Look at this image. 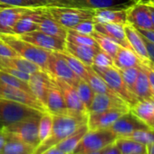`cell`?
<instances>
[{
	"label": "cell",
	"instance_id": "cell-62",
	"mask_svg": "<svg viewBox=\"0 0 154 154\" xmlns=\"http://www.w3.org/2000/svg\"><path fill=\"white\" fill-rule=\"evenodd\" d=\"M137 1H138V0H137Z\"/></svg>",
	"mask_w": 154,
	"mask_h": 154
},
{
	"label": "cell",
	"instance_id": "cell-21",
	"mask_svg": "<svg viewBox=\"0 0 154 154\" xmlns=\"http://www.w3.org/2000/svg\"><path fill=\"white\" fill-rule=\"evenodd\" d=\"M94 30L98 33H101L107 37L111 38L118 45L122 47L131 49L125 35L124 26L115 25V24H102L94 23ZM132 50V49H131Z\"/></svg>",
	"mask_w": 154,
	"mask_h": 154
},
{
	"label": "cell",
	"instance_id": "cell-54",
	"mask_svg": "<svg viewBox=\"0 0 154 154\" xmlns=\"http://www.w3.org/2000/svg\"><path fill=\"white\" fill-rule=\"evenodd\" d=\"M39 1L44 5V6H51L54 3H56L59 0H39Z\"/></svg>",
	"mask_w": 154,
	"mask_h": 154
},
{
	"label": "cell",
	"instance_id": "cell-61",
	"mask_svg": "<svg viewBox=\"0 0 154 154\" xmlns=\"http://www.w3.org/2000/svg\"><path fill=\"white\" fill-rule=\"evenodd\" d=\"M144 154H147V152H145V153H144Z\"/></svg>",
	"mask_w": 154,
	"mask_h": 154
},
{
	"label": "cell",
	"instance_id": "cell-39",
	"mask_svg": "<svg viewBox=\"0 0 154 154\" xmlns=\"http://www.w3.org/2000/svg\"><path fill=\"white\" fill-rule=\"evenodd\" d=\"M124 138L133 140L139 143L145 145L146 147H149L154 143V131L150 129L138 130Z\"/></svg>",
	"mask_w": 154,
	"mask_h": 154
},
{
	"label": "cell",
	"instance_id": "cell-56",
	"mask_svg": "<svg viewBox=\"0 0 154 154\" xmlns=\"http://www.w3.org/2000/svg\"><path fill=\"white\" fill-rule=\"evenodd\" d=\"M103 149H101V150H97V151H94V152H90V153H87V154H102Z\"/></svg>",
	"mask_w": 154,
	"mask_h": 154
},
{
	"label": "cell",
	"instance_id": "cell-25",
	"mask_svg": "<svg viewBox=\"0 0 154 154\" xmlns=\"http://www.w3.org/2000/svg\"><path fill=\"white\" fill-rule=\"evenodd\" d=\"M142 63L141 59L131 49L121 46L113 57V66L118 70L140 66Z\"/></svg>",
	"mask_w": 154,
	"mask_h": 154
},
{
	"label": "cell",
	"instance_id": "cell-46",
	"mask_svg": "<svg viewBox=\"0 0 154 154\" xmlns=\"http://www.w3.org/2000/svg\"><path fill=\"white\" fill-rule=\"evenodd\" d=\"M18 54L7 43L0 38V57H15Z\"/></svg>",
	"mask_w": 154,
	"mask_h": 154
},
{
	"label": "cell",
	"instance_id": "cell-24",
	"mask_svg": "<svg viewBox=\"0 0 154 154\" xmlns=\"http://www.w3.org/2000/svg\"><path fill=\"white\" fill-rule=\"evenodd\" d=\"M45 107H46V111L50 112L51 114H60V113H63L69 111L67 109L62 92L54 85V82L48 90Z\"/></svg>",
	"mask_w": 154,
	"mask_h": 154
},
{
	"label": "cell",
	"instance_id": "cell-18",
	"mask_svg": "<svg viewBox=\"0 0 154 154\" xmlns=\"http://www.w3.org/2000/svg\"><path fill=\"white\" fill-rule=\"evenodd\" d=\"M129 111L126 109H110L99 112H91L87 119L88 129L91 131L109 129L123 113Z\"/></svg>",
	"mask_w": 154,
	"mask_h": 154
},
{
	"label": "cell",
	"instance_id": "cell-37",
	"mask_svg": "<svg viewBox=\"0 0 154 154\" xmlns=\"http://www.w3.org/2000/svg\"><path fill=\"white\" fill-rule=\"evenodd\" d=\"M66 42L75 44V45H89V46H95L99 47L96 41L92 35H84L81 33L76 32L72 29L67 30V35H66Z\"/></svg>",
	"mask_w": 154,
	"mask_h": 154
},
{
	"label": "cell",
	"instance_id": "cell-20",
	"mask_svg": "<svg viewBox=\"0 0 154 154\" xmlns=\"http://www.w3.org/2000/svg\"><path fill=\"white\" fill-rule=\"evenodd\" d=\"M130 111L149 129L154 131V99L139 100L130 108Z\"/></svg>",
	"mask_w": 154,
	"mask_h": 154
},
{
	"label": "cell",
	"instance_id": "cell-28",
	"mask_svg": "<svg viewBox=\"0 0 154 154\" xmlns=\"http://www.w3.org/2000/svg\"><path fill=\"white\" fill-rule=\"evenodd\" d=\"M0 66H8V67L16 68L29 74L35 73L42 70L37 64L19 55L15 56V57H0Z\"/></svg>",
	"mask_w": 154,
	"mask_h": 154
},
{
	"label": "cell",
	"instance_id": "cell-30",
	"mask_svg": "<svg viewBox=\"0 0 154 154\" xmlns=\"http://www.w3.org/2000/svg\"><path fill=\"white\" fill-rule=\"evenodd\" d=\"M86 82L90 85L92 89L95 94H105L109 95H115L118 96L104 82L102 77L92 68V66L88 67L87 72V79Z\"/></svg>",
	"mask_w": 154,
	"mask_h": 154
},
{
	"label": "cell",
	"instance_id": "cell-9",
	"mask_svg": "<svg viewBox=\"0 0 154 154\" xmlns=\"http://www.w3.org/2000/svg\"><path fill=\"white\" fill-rule=\"evenodd\" d=\"M46 72L52 78L61 79L72 86H75L81 79L73 72L59 52H50Z\"/></svg>",
	"mask_w": 154,
	"mask_h": 154
},
{
	"label": "cell",
	"instance_id": "cell-7",
	"mask_svg": "<svg viewBox=\"0 0 154 154\" xmlns=\"http://www.w3.org/2000/svg\"><path fill=\"white\" fill-rule=\"evenodd\" d=\"M41 116L29 118L24 121H20L10 124L1 131L6 134L14 136L24 142L35 148L40 144L38 139V125Z\"/></svg>",
	"mask_w": 154,
	"mask_h": 154
},
{
	"label": "cell",
	"instance_id": "cell-50",
	"mask_svg": "<svg viewBox=\"0 0 154 154\" xmlns=\"http://www.w3.org/2000/svg\"><path fill=\"white\" fill-rule=\"evenodd\" d=\"M137 30L145 38H147L150 42L154 43V30H142V29H137Z\"/></svg>",
	"mask_w": 154,
	"mask_h": 154
},
{
	"label": "cell",
	"instance_id": "cell-10",
	"mask_svg": "<svg viewBox=\"0 0 154 154\" xmlns=\"http://www.w3.org/2000/svg\"><path fill=\"white\" fill-rule=\"evenodd\" d=\"M24 41L33 44L38 47L52 52H63L65 50L66 40L45 34L39 30L18 35Z\"/></svg>",
	"mask_w": 154,
	"mask_h": 154
},
{
	"label": "cell",
	"instance_id": "cell-5",
	"mask_svg": "<svg viewBox=\"0 0 154 154\" xmlns=\"http://www.w3.org/2000/svg\"><path fill=\"white\" fill-rule=\"evenodd\" d=\"M117 136L110 129L89 130L82 138L78 145L72 152L87 154L90 152L101 150L112 143L115 142Z\"/></svg>",
	"mask_w": 154,
	"mask_h": 154
},
{
	"label": "cell",
	"instance_id": "cell-17",
	"mask_svg": "<svg viewBox=\"0 0 154 154\" xmlns=\"http://www.w3.org/2000/svg\"><path fill=\"white\" fill-rule=\"evenodd\" d=\"M52 79L54 85L62 92L67 109L69 111L81 114H89L88 110L81 101L74 86L71 85L70 84L61 79H57V78H52Z\"/></svg>",
	"mask_w": 154,
	"mask_h": 154
},
{
	"label": "cell",
	"instance_id": "cell-47",
	"mask_svg": "<svg viewBox=\"0 0 154 154\" xmlns=\"http://www.w3.org/2000/svg\"><path fill=\"white\" fill-rule=\"evenodd\" d=\"M142 64L146 69V72H147V74H148V78H149V82L152 93L154 94V64L151 62L142 63Z\"/></svg>",
	"mask_w": 154,
	"mask_h": 154
},
{
	"label": "cell",
	"instance_id": "cell-4",
	"mask_svg": "<svg viewBox=\"0 0 154 154\" xmlns=\"http://www.w3.org/2000/svg\"><path fill=\"white\" fill-rule=\"evenodd\" d=\"M45 9L64 28L72 29L84 20L93 19L95 10L88 8L45 6Z\"/></svg>",
	"mask_w": 154,
	"mask_h": 154
},
{
	"label": "cell",
	"instance_id": "cell-12",
	"mask_svg": "<svg viewBox=\"0 0 154 154\" xmlns=\"http://www.w3.org/2000/svg\"><path fill=\"white\" fill-rule=\"evenodd\" d=\"M0 97L26 104L43 112H47L45 106L33 94L21 89L8 85L2 81H0Z\"/></svg>",
	"mask_w": 154,
	"mask_h": 154
},
{
	"label": "cell",
	"instance_id": "cell-16",
	"mask_svg": "<svg viewBox=\"0 0 154 154\" xmlns=\"http://www.w3.org/2000/svg\"><path fill=\"white\" fill-rule=\"evenodd\" d=\"M27 83L32 94L46 109L45 105L48 90L53 85V80L51 76L45 71L40 70L30 75V78Z\"/></svg>",
	"mask_w": 154,
	"mask_h": 154
},
{
	"label": "cell",
	"instance_id": "cell-41",
	"mask_svg": "<svg viewBox=\"0 0 154 154\" xmlns=\"http://www.w3.org/2000/svg\"><path fill=\"white\" fill-rule=\"evenodd\" d=\"M140 66H135V67H131V68H127V69L119 70V72H120V73L122 75V78L124 84L126 85L127 88L133 94H134V93H133L134 85H135L137 77H138V74H139Z\"/></svg>",
	"mask_w": 154,
	"mask_h": 154
},
{
	"label": "cell",
	"instance_id": "cell-58",
	"mask_svg": "<svg viewBox=\"0 0 154 154\" xmlns=\"http://www.w3.org/2000/svg\"><path fill=\"white\" fill-rule=\"evenodd\" d=\"M145 4H149V3H145ZM150 5H152V6H154V2H153V3H150Z\"/></svg>",
	"mask_w": 154,
	"mask_h": 154
},
{
	"label": "cell",
	"instance_id": "cell-51",
	"mask_svg": "<svg viewBox=\"0 0 154 154\" xmlns=\"http://www.w3.org/2000/svg\"><path fill=\"white\" fill-rule=\"evenodd\" d=\"M43 154H66V153L54 146V147H52V148L48 149L47 150H45Z\"/></svg>",
	"mask_w": 154,
	"mask_h": 154
},
{
	"label": "cell",
	"instance_id": "cell-52",
	"mask_svg": "<svg viewBox=\"0 0 154 154\" xmlns=\"http://www.w3.org/2000/svg\"><path fill=\"white\" fill-rule=\"evenodd\" d=\"M6 140H7V136L6 133L2 131H0V151H2L4 145L6 143Z\"/></svg>",
	"mask_w": 154,
	"mask_h": 154
},
{
	"label": "cell",
	"instance_id": "cell-57",
	"mask_svg": "<svg viewBox=\"0 0 154 154\" xmlns=\"http://www.w3.org/2000/svg\"><path fill=\"white\" fill-rule=\"evenodd\" d=\"M0 154H16V153H11V152H5V151H0Z\"/></svg>",
	"mask_w": 154,
	"mask_h": 154
},
{
	"label": "cell",
	"instance_id": "cell-34",
	"mask_svg": "<svg viewBox=\"0 0 154 154\" xmlns=\"http://www.w3.org/2000/svg\"><path fill=\"white\" fill-rule=\"evenodd\" d=\"M59 53L61 56L66 61V63H68L70 68L73 71V72L78 76L79 78L86 81L89 66H86L82 61H80L78 58H76L75 56H73L72 54H71L65 50L63 52H59Z\"/></svg>",
	"mask_w": 154,
	"mask_h": 154
},
{
	"label": "cell",
	"instance_id": "cell-14",
	"mask_svg": "<svg viewBox=\"0 0 154 154\" xmlns=\"http://www.w3.org/2000/svg\"><path fill=\"white\" fill-rule=\"evenodd\" d=\"M117 138H124L138 130L149 129L137 116L131 111L123 113L110 128Z\"/></svg>",
	"mask_w": 154,
	"mask_h": 154
},
{
	"label": "cell",
	"instance_id": "cell-38",
	"mask_svg": "<svg viewBox=\"0 0 154 154\" xmlns=\"http://www.w3.org/2000/svg\"><path fill=\"white\" fill-rule=\"evenodd\" d=\"M53 127V116L50 112H44L39 120L38 125V139L40 143L44 141L51 133Z\"/></svg>",
	"mask_w": 154,
	"mask_h": 154
},
{
	"label": "cell",
	"instance_id": "cell-31",
	"mask_svg": "<svg viewBox=\"0 0 154 154\" xmlns=\"http://www.w3.org/2000/svg\"><path fill=\"white\" fill-rule=\"evenodd\" d=\"M7 140L6 143L4 145V148L2 151L5 152H11V153H16V154H33L35 148L32 147L31 145L24 142L23 140L6 134Z\"/></svg>",
	"mask_w": 154,
	"mask_h": 154
},
{
	"label": "cell",
	"instance_id": "cell-49",
	"mask_svg": "<svg viewBox=\"0 0 154 154\" xmlns=\"http://www.w3.org/2000/svg\"><path fill=\"white\" fill-rule=\"evenodd\" d=\"M102 154H122V153H121L119 148L117 147V145L115 144V142H113L111 145L104 148L103 149Z\"/></svg>",
	"mask_w": 154,
	"mask_h": 154
},
{
	"label": "cell",
	"instance_id": "cell-26",
	"mask_svg": "<svg viewBox=\"0 0 154 154\" xmlns=\"http://www.w3.org/2000/svg\"><path fill=\"white\" fill-rule=\"evenodd\" d=\"M99 50L100 47H95V46L75 45L69 42H66L65 44V51H67L76 58H78L86 66L93 65L94 57Z\"/></svg>",
	"mask_w": 154,
	"mask_h": 154
},
{
	"label": "cell",
	"instance_id": "cell-59",
	"mask_svg": "<svg viewBox=\"0 0 154 154\" xmlns=\"http://www.w3.org/2000/svg\"><path fill=\"white\" fill-rule=\"evenodd\" d=\"M3 7H8V6H2V5H0V8H3Z\"/></svg>",
	"mask_w": 154,
	"mask_h": 154
},
{
	"label": "cell",
	"instance_id": "cell-13",
	"mask_svg": "<svg viewBox=\"0 0 154 154\" xmlns=\"http://www.w3.org/2000/svg\"><path fill=\"white\" fill-rule=\"evenodd\" d=\"M37 8L3 7L0 8V34H12L17 22L24 16L34 12Z\"/></svg>",
	"mask_w": 154,
	"mask_h": 154
},
{
	"label": "cell",
	"instance_id": "cell-45",
	"mask_svg": "<svg viewBox=\"0 0 154 154\" xmlns=\"http://www.w3.org/2000/svg\"><path fill=\"white\" fill-rule=\"evenodd\" d=\"M0 70L5 72H8L11 75H14L17 78L25 81V82H28L29 78H30V75L29 73H26L23 71H20L18 69H16V68H12V67H8V66H0Z\"/></svg>",
	"mask_w": 154,
	"mask_h": 154
},
{
	"label": "cell",
	"instance_id": "cell-48",
	"mask_svg": "<svg viewBox=\"0 0 154 154\" xmlns=\"http://www.w3.org/2000/svg\"><path fill=\"white\" fill-rule=\"evenodd\" d=\"M142 37H143V40H144V43H145V45L147 48L149 59L154 64V43H152L149 40H148L147 38H145L143 35H142Z\"/></svg>",
	"mask_w": 154,
	"mask_h": 154
},
{
	"label": "cell",
	"instance_id": "cell-44",
	"mask_svg": "<svg viewBox=\"0 0 154 154\" xmlns=\"http://www.w3.org/2000/svg\"><path fill=\"white\" fill-rule=\"evenodd\" d=\"M72 30L84 34V35H92V34L95 31L94 30V21L93 19H87V20H84L81 23H79L78 25H76Z\"/></svg>",
	"mask_w": 154,
	"mask_h": 154
},
{
	"label": "cell",
	"instance_id": "cell-35",
	"mask_svg": "<svg viewBox=\"0 0 154 154\" xmlns=\"http://www.w3.org/2000/svg\"><path fill=\"white\" fill-rule=\"evenodd\" d=\"M92 36L96 41V43H97L98 46L100 47V49L102 51L105 52L106 54H108L113 59V57L115 56V54L118 52L121 45H118L113 40H112L111 38L107 37L106 35H103L101 33H98L96 31H94L92 34Z\"/></svg>",
	"mask_w": 154,
	"mask_h": 154
},
{
	"label": "cell",
	"instance_id": "cell-11",
	"mask_svg": "<svg viewBox=\"0 0 154 154\" xmlns=\"http://www.w3.org/2000/svg\"><path fill=\"white\" fill-rule=\"evenodd\" d=\"M34 19L37 24L39 31L53 35L61 39H66L67 30L62 26L45 9L44 7L38 8L36 12L34 14Z\"/></svg>",
	"mask_w": 154,
	"mask_h": 154
},
{
	"label": "cell",
	"instance_id": "cell-60",
	"mask_svg": "<svg viewBox=\"0 0 154 154\" xmlns=\"http://www.w3.org/2000/svg\"><path fill=\"white\" fill-rule=\"evenodd\" d=\"M70 154H80V153H74V152H72V153H70Z\"/></svg>",
	"mask_w": 154,
	"mask_h": 154
},
{
	"label": "cell",
	"instance_id": "cell-53",
	"mask_svg": "<svg viewBox=\"0 0 154 154\" xmlns=\"http://www.w3.org/2000/svg\"><path fill=\"white\" fill-rule=\"evenodd\" d=\"M145 4V3H144ZM149 8V10L150 12V17H151V22H152V26H153V30H154V6L150 5V4H146Z\"/></svg>",
	"mask_w": 154,
	"mask_h": 154
},
{
	"label": "cell",
	"instance_id": "cell-43",
	"mask_svg": "<svg viewBox=\"0 0 154 154\" xmlns=\"http://www.w3.org/2000/svg\"><path fill=\"white\" fill-rule=\"evenodd\" d=\"M0 5L8 6V7H28V8L45 7L39 0H0Z\"/></svg>",
	"mask_w": 154,
	"mask_h": 154
},
{
	"label": "cell",
	"instance_id": "cell-42",
	"mask_svg": "<svg viewBox=\"0 0 154 154\" xmlns=\"http://www.w3.org/2000/svg\"><path fill=\"white\" fill-rule=\"evenodd\" d=\"M92 66L98 67V68H106V67L113 66V59L108 54H106L105 52L100 49L94 57Z\"/></svg>",
	"mask_w": 154,
	"mask_h": 154
},
{
	"label": "cell",
	"instance_id": "cell-27",
	"mask_svg": "<svg viewBox=\"0 0 154 154\" xmlns=\"http://www.w3.org/2000/svg\"><path fill=\"white\" fill-rule=\"evenodd\" d=\"M133 93L138 100H146V99H154V94L152 93L148 74L145 67L141 63L140 66L139 74L134 85Z\"/></svg>",
	"mask_w": 154,
	"mask_h": 154
},
{
	"label": "cell",
	"instance_id": "cell-8",
	"mask_svg": "<svg viewBox=\"0 0 154 154\" xmlns=\"http://www.w3.org/2000/svg\"><path fill=\"white\" fill-rule=\"evenodd\" d=\"M137 0H59L51 5L55 7H72L97 9H128Z\"/></svg>",
	"mask_w": 154,
	"mask_h": 154
},
{
	"label": "cell",
	"instance_id": "cell-6",
	"mask_svg": "<svg viewBox=\"0 0 154 154\" xmlns=\"http://www.w3.org/2000/svg\"><path fill=\"white\" fill-rule=\"evenodd\" d=\"M92 68L102 77L107 85L124 102H126L130 107H131L139 100L137 97L127 88L124 84L119 70L114 66L106 68H98L92 66Z\"/></svg>",
	"mask_w": 154,
	"mask_h": 154
},
{
	"label": "cell",
	"instance_id": "cell-22",
	"mask_svg": "<svg viewBox=\"0 0 154 154\" xmlns=\"http://www.w3.org/2000/svg\"><path fill=\"white\" fill-rule=\"evenodd\" d=\"M124 31L126 35V38L131 47V49L138 54V56L141 59L142 63L150 62L149 59L147 48L143 40L142 35L138 32V30L133 27L130 24H126L124 26Z\"/></svg>",
	"mask_w": 154,
	"mask_h": 154
},
{
	"label": "cell",
	"instance_id": "cell-33",
	"mask_svg": "<svg viewBox=\"0 0 154 154\" xmlns=\"http://www.w3.org/2000/svg\"><path fill=\"white\" fill-rule=\"evenodd\" d=\"M37 9H38V8L34 12L29 13V14L24 16L23 17H21L17 22V24L14 26V27L12 29V35H24V34L37 30L38 29L37 24L34 19V14L36 12Z\"/></svg>",
	"mask_w": 154,
	"mask_h": 154
},
{
	"label": "cell",
	"instance_id": "cell-3",
	"mask_svg": "<svg viewBox=\"0 0 154 154\" xmlns=\"http://www.w3.org/2000/svg\"><path fill=\"white\" fill-rule=\"evenodd\" d=\"M43 113V112L26 104L0 97V131L10 124L41 116Z\"/></svg>",
	"mask_w": 154,
	"mask_h": 154
},
{
	"label": "cell",
	"instance_id": "cell-2",
	"mask_svg": "<svg viewBox=\"0 0 154 154\" xmlns=\"http://www.w3.org/2000/svg\"><path fill=\"white\" fill-rule=\"evenodd\" d=\"M0 38L9 45L19 56L33 62L43 71L46 72L48 58L51 51H47L26 41H24L17 35L0 34Z\"/></svg>",
	"mask_w": 154,
	"mask_h": 154
},
{
	"label": "cell",
	"instance_id": "cell-55",
	"mask_svg": "<svg viewBox=\"0 0 154 154\" xmlns=\"http://www.w3.org/2000/svg\"><path fill=\"white\" fill-rule=\"evenodd\" d=\"M147 154H154V143L147 147Z\"/></svg>",
	"mask_w": 154,
	"mask_h": 154
},
{
	"label": "cell",
	"instance_id": "cell-15",
	"mask_svg": "<svg viewBox=\"0 0 154 154\" xmlns=\"http://www.w3.org/2000/svg\"><path fill=\"white\" fill-rule=\"evenodd\" d=\"M127 23L137 29L153 30L149 8L140 1H137L127 9Z\"/></svg>",
	"mask_w": 154,
	"mask_h": 154
},
{
	"label": "cell",
	"instance_id": "cell-40",
	"mask_svg": "<svg viewBox=\"0 0 154 154\" xmlns=\"http://www.w3.org/2000/svg\"><path fill=\"white\" fill-rule=\"evenodd\" d=\"M0 81H2L3 83L7 84L8 85H11V86L18 88V89H21V90L26 91V92L32 94L27 82H25V81L17 78V77H16L14 75H11V74H9L8 72H3L1 70H0Z\"/></svg>",
	"mask_w": 154,
	"mask_h": 154
},
{
	"label": "cell",
	"instance_id": "cell-32",
	"mask_svg": "<svg viewBox=\"0 0 154 154\" xmlns=\"http://www.w3.org/2000/svg\"><path fill=\"white\" fill-rule=\"evenodd\" d=\"M115 144L122 154H144L147 152L145 145L128 138H117Z\"/></svg>",
	"mask_w": 154,
	"mask_h": 154
},
{
	"label": "cell",
	"instance_id": "cell-36",
	"mask_svg": "<svg viewBox=\"0 0 154 154\" xmlns=\"http://www.w3.org/2000/svg\"><path fill=\"white\" fill-rule=\"evenodd\" d=\"M74 87L76 89V92L78 94L81 101L83 102V103L88 110L93 102L95 93L94 92V90L92 89L90 85L85 80H83V79H80L79 82L76 84V85Z\"/></svg>",
	"mask_w": 154,
	"mask_h": 154
},
{
	"label": "cell",
	"instance_id": "cell-1",
	"mask_svg": "<svg viewBox=\"0 0 154 154\" xmlns=\"http://www.w3.org/2000/svg\"><path fill=\"white\" fill-rule=\"evenodd\" d=\"M53 127L47 139L42 141L34 150L33 154H43L48 149L56 146L71 135L79 127L87 123L88 114L76 113L68 111L60 114H52Z\"/></svg>",
	"mask_w": 154,
	"mask_h": 154
},
{
	"label": "cell",
	"instance_id": "cell-19",
	"mask_svg": "<svg viewBox=\"0 0 154 154\" xmlns=\"http://www.w3.org/2000/svg\"><path fill=\"white\" fill-rule=\"evenodd\" d=\"M130 108L129 104L119 96L105 94H94L93 102L88 109V112H99L110 109L130 110Z\"/></svg>",
	"mask_w": 154,
	"mask_h": 154
},
{
	"label": "cell",
	"instance_id": "cell-29",
	"mask_svg": "<svg viewBox=\"0 0 154 154\" xmlns=\"http://www.w3.org/2000/svg\"><path fill=\"white\" fill-rule=\"evenodd\" d=\"M88 131L89 129L87 123L84 124L83 126L79 127L75 131H73L71 135H69L67 138H65L63 141L58 143L55 147H57L59 149L63 150L66 154H70L74 150L76 146L78 145L82 138Z\"/></svg>",
	"mask_w": 154,
	"mask_h": 154
},
{
	"label": "cell",
	"instance_id": "cell-23",
	"mask_svg": "<svg viewBox=\"0 0 154 154\" xmlns=\"http://www.w3.org/2000/svg\"><path fill=\"white\" fill-rule=\"evenodd\" d=\"M94 21L124 26L127 24V9H97L94 12Z\"/></svg>",
	"mask_w": 154,
	"mask_h": 154
}]
</instances>
